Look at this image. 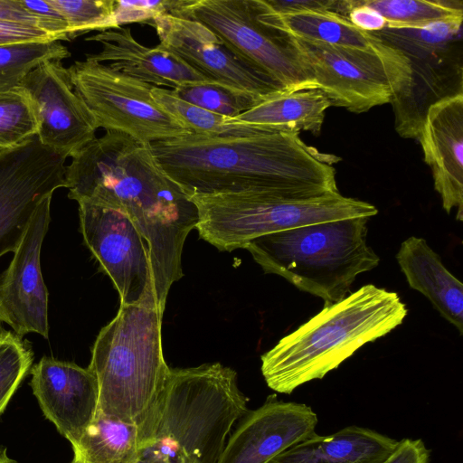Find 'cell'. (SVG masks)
Returning a JSON list of instances; mask_svg holds the SVG:
<instances>
[{"mask_svg":"<svg viewBox=\"0 0 463 463\" xmlns=\"http://www.w3.org/2000/svg\"><path fill=\"white\" fill-rule=\"evenodd\" d=\"M68 197L116 208L135 223L149 247L157 307L183 276L182 251L198 213L164 172L150 145L106 130L72 156L66 168Z\"/></svg>","mask_w":463,"mask_h":463,"instance_id":"1","label":"cell"},{"mask_svg":"<svg viewBox=\"0 0 463 463\" xmlns=\"http://www.w3.org/2000/svg\"><path fill=\"white\" fill-rule=\"evenodd\" d=\"M150 147L166 175L188 197L256 192L300 200L338 192L334 165L341 158L307 146L298 132L191 133Z\"/></svg>","mask_w":463,"mask_h":463,"instance_id":"2","label":"cell"},{"mask_svg":"<svg viewBox=\"0 0 463 463\" xmlns=\"http://www.w3.org/2000/svg\"><path fill=\"white\" fill-rule=\"evenodd\" d=\"M408 314L395 292L367 284L323 309L263 354L261 373L273 391L290 394L337 368L360 347L400 326Z\"/></svg>","mask_w":463,"mask_h":463,"instance_id":"3","label":"cell"},{"mask_svg":"<svg viewBox=\"0 0 463 463\" xmlns=\"http://www.w3.org/2000/svg\"><path fill=\"white\" fill-rule=\"evenodd\" d=\"M237 373L220 363L170 368L138 425L143 451L157 447L191 463H217L234 425L248 411Z\"/></svg>","mask_w":463,"mask_h":463,"instance_id":"4","label":"cell"},{"mask_svg":"<svg viewBox=\"0 0 463 463\" xmlns=\"http://www.w3.org/2000/svg\"><path fill=\"white\" fill-rule=\"evenodd\" d=\"M369 218L300 226L250 241V251L265 273L279 275L329 306L344 299L356 277L378 266L367 244Z\"/></svg>","mask_w":463,"mask_h":463,"instance_id":"5","label":"cell"},{"mask_svg":"<svg viewBox=\"0 0 463 463\" xmlns=\"http://www.w3.org/2000/svg\"><path fill=\"white\" fill-rule=\"evenodd\" d=\"M163 314L146 304L120 305L99 331L88 368L98 382L101 414L139 425L152 409L170 369L162 347Z\"/></svg>","mask_w":463,"mask_h":463,"instance_id":"6","label":"cell"},{"mask_svg":"<svg viewBox=\"0 0 463 463\" xmlns=\"http://www.w3.org/2000/svg\"><path fill=\"white\" fill-rule=\"evenodd\" d=\"M189 199L197 209L200 237L222 251L243 249L269 233L378 213L374 205L339 191L300 200L256 192L194 194Z\"/></svg>","mask_w":463,"mask_h":463,"instance_id":"7","label":"cell"},{"mask_svg":"<svg viewBox=\"0 0 463 463\" xmlns=\"http://www.w3.org/2000/svg\"><path fill=\"white\" fill-rule=\"evenodd\" d=\"M462 24L463 18H457L373 33L409 61V85L390 102L402 137L418 138L430 106L463 94Z\"/></svg>","mask_w":463,"mask_h":463,"instance_id":"8","label":"cell"},{"mask_svg":"<svg viewBox=\"0 0 463 463\" xmlns=\"http://www.w3.org/2000/svg\"><path fill=\"white\" fill-rule=\"evenodd\" d=\"M288 42L313 88L331 106L363 113L390 103L410 82L407 58L328 45L287 35Z\"/></svg>","mask_w":463,"mask_h":463,"instance_id":"9","label":"cell"},{"mask_svg":"<svg viewBox=\"0 0 463 463\" xmlns=\"http://www.w3.org/2000/svg\"><path fill=\"white\" fill-rule=\"evenodd\" d=\"M68 71L98 128L122 132L146 145L192 133L155 101L154 86L148 83L87 58L74 61Z\"/></svg>","mask_w":463,"mask_h":463,"instance_id":"10","label":"cell"},{"mask_svg":"<svg viewBox=\"0 0 463 463\" xmlns=\"http://www.w3.org/2000/svg\"><path fill=\"white\" fill-rule=\"evenodd\" d=\"M171 14L200 22L239 58L285 90L313 88L287 35L262 19L259 0H184Z\"/></svg>","mask_w":463,"mask_h":463,"instance_id":"11","label":"cell"},{"mask_svg":"<svg viewBox=\"0 0 463 463\" xmlns=\"http://www.w3.org/2000/svg\"><path fill=\"white\" fill-rule=\"evenodd\" d=\"M78 203L84 242L113 282L120 305L157 307L149 247L135 223L118 209Z\"/></svg>","mask_w":463,"mask_h":463,"instance_id":"12","label":"cell"},{"mask_svg":"<svg viewBox=\"0 0 463 463\" xmlns=\"http://www.w3.org/2000/svg\"><path fill=\"white\" fill-rule=\"evenodd\" d=\"M67 157L37 136L0 151V257L15 251L40 203L67 188Z\"/></svg>","mask_w":463,"mask_h":463,"instance_id":"13","label":"cell"},{"mask_svg":"<svg viewBox=\"0 0 463 463\" xmlns=\"http://www.w3.org/2000/svg\"><path fill=\"white\" fill-rule=\"evenodd\" d=\"M29 98L41 143L72 157L92 141L99 128L96 118L74 90L68 68L47 61L19 84Z\"/></svg>","mask_w":463,"mask_h":463,"instance_id":"14","label":"cell"},{"mask_svg":"<svg viewBox=\"0 0 463 463\" xmlns=\"http://www.w3.org/2000/svg\"><path fill=\"white\" fill-rule=\"evenodd\" d=\"M147 24L156 29L160 47L212 80L260 99L287 90L239 58L200 22L169 14Z\"/></svg>","mask_w":463,"mask_h":463,"instance_id":"15","label":"cell"},{"mask_svg":"<svg viewBox=\"0 0 463 463\" xmlns=\"http://www.w3.org/2000/svg\"><path fill=\"white\" fill-rule=\"evenodd\" d=\"M51 200L34 212L7 269L0 275V323L20 337L37 333L48 338V291L41 270V249L51 222Z\"/></svg>","mask_w":463,"mask_h":463,"instance_id":"16","label":"cell"},{"mask_svg":"<svg viewBox=\"0 0 463 463\" xmlns=\"http://www.w3.org/2000/svg\"><path fill=\"white\" fill-rule=\"evenodd\" d=\"M317 415L307 404L269 395L247 411L225 443L217 463H270L293 446L315 436Z\"/></svg>","mask_w":463,"mask_h":463,"instance_id":"17","label":"cell"},{"mask_svg":"<svg viewBox=\"0 0 463 463\" xmlns=\"http://www.w3.org/2000/svg\"><path fill=\"white\" fill-rule=\"evenodd\" d=\"M31 373L30 384L43 414L75 446L98 412L95 375L89 368L47 356Z\"/></svg>","mask_w":463,"mask_h":463,"instance_id":"18","label":"cell"},{"mask_svg":"<svg viewBox=\"0 0 463 463\" xmlns=\"http://www.w3.org/2000/svg\"><path fill=\"white\" fill-rule=\"evenodd\" d=\"M447 213L463 220V94L430 106L418 137Z\"/></svg>","mask_w":463,"mask_h":463,"instance_id":"19","label":"cell"},{"mask_svg":"<svg viewBox=\"0 0 463 463\" xmlns=\"http://www.w3.org/2000/svg\"><path fill=\"white\" fill-rule=\"evenodd\" d=\"M100 44L101 50L86 58L154 87L172 90L189 83L211 81L179 58L157 45L150 48L139 43L130 28L118 27L85 38Z\"/></svg>","mask_w":463,"mask_h":463,"instance_id":"20","label":"cell"},{"mask_svg":"<svg viewBox=\"0 0 463 463\" xmlns=\"http://www.w3.org/2000/svg\"><path fill=\"white\" fill-rule=\"evenodd\" d=\"M409 286L423 294L462 335L463 284L443 265L441 259L419 237L411 236L396 254Z\"/></svg>","mask_w":463,"mask_h":463,"instance_id":"21","label":"cell"},{"mask_svg":"<svg viewBox=\"0 0 463 463\" xmlns=\"http://www.w3.org/2000/svg\"><path fill=\"white\" fill-rule=\"evenodd\" d=\"M259 1L264 22L286 35L328 45L367 51L387 57L403 55L373 33L363 31L354 25L345 15L332 11H305L279 14L271 12L264 0Z\"/></svg>","mask_w":463,"mask_h":463,"instance_id":"22","label":"cell"},{"mask_svg":"<svg viewBox=\"0 0 463 463\" xmlns=\"http://www.w3.org/2000/svg\"><path fill=\"white\" fill-rule=\"evenodd\" d=\"M397 443L373 430L348 426L330 435L317 433L270 463H381Z\"/></svg>","mask_w":463,"mask_h":463,"instance_id":"23","label":"cell"},{"mask_svg":"<svg viewBox=\"0 0 463 463\" xmlns=\"http://www.w3.org/2000/svg\"><path fill=\"white\" fill-rule=\"evenodd\" d=\"M331 107L317 88L281 90L258 102L236 120L274 131L320 134L326 110Z\"/></svg>","mask_w":463,"mask_h":463,"instance_id":"24","label":"cell"},{"mask_svg":"<svg viewBox=\"0 0 463 463\" xmlns=\"http://www.w3.org/2000/svg\"><path fill=\"white\" fill-rule=\"evenodd\" d=\"M72 449L71 463H134L143 452L138 425L99 411Z\"/></svg>","mask_w":463,"mask_h":463,"instance_id":"25","label":"cell"},{"mask_svg":"<svg viewBox=\"0 0 463 463\" xmlns=\"http://www.w3.org/2000/svg\"><path fill=\"white\" fill-rule=\"evenodd\" d=\"M151 95L157 104L194 134L237 136L266 129L189 103L177 97L171 89L152 87Z\"/></svg>","mask_w":463,"mask_h":463,"instance_id":"26","label":"cell"},{"mask_svg":"<svg viewBox=\"0 0 463 463\" xmlns=\"http://www.w3.org/2000/svg\"><path fill=\"white\" fill-rule=\"evenodd\" d=\"M382 15L386 28H421L463 18V2L458 0H360Z\"/></svg>","mask_w":463,"mask_h":463,"instance_id":"27","label":"cell"},{"mask_svg":"<svg viewBox=\"0 0 463 463\" xmlns=\"http://www.w3.org/2000/svg\"><path fill=\"white\" fill-rule=\"evenodd\" d=\"M71 56L60 41L20 42L0 45V92L15 90L35 68L47 61Z\"/></svg>","mask_w":463,"mask_h":463,"instance_id":"28","label":"cell"},{"mask_svg":"<svg viewBox=\"0 0 463 463\" xmlns=\"http://www.w3.org/2000/svg\"><path fill=\"white\" fill-rule=\"evenodd\" d=\"M173 91L189 103L232 118L263 99L214 80L184 84L173 89Z\"/></svg>","mask_w":463,"mask_h":463,"instance_id":"29","label":"cell"},{"mask_svg":"<svg viewBox=\"0 0 463 463\" xmlns=\"http://www.w3.org/2000/svg\"><path fill=\"white\" fill-rule=\"evenodd\" d=\"M37 122L26 94L15 89L0 92V151L14 148L37 135Z\"/></svg>","mask_w":463,"mask_h":463,"instance_id":"30","label":"cell"},{"mask_svg":"<svg viewBox=\"0 0 463 463\" xmlns=\"http://www.w3.org/2000/svg\"><path fill=\"white\" fill-rule=\"evenodd\" d=\"M33 352L22 337L0 329V413L28 373Z\"/></svg>","mask_w":463,"mask_h":463,"instance_id":"31","label":"cell"},{"mask_svg":"<svg viewBox=\"0 0 463 463\" xmlns=\"http://www.w3.org/2000/svg\"><path fill=\"white\" fill-rule=\"evenodd\" d=\"M115 0H49L69 25L70 38L90 31H106Z\"/></svg>","mask_w":463,"mask_h":463,"instance_id":"32","label":"cell"},{"mask_svg":"<svg viewBox=\"0 0 463 463\" xmlns=\"http://www.w3.org/2000/svg\"><path fill=\"white\" fill-rule=\"evenodd\" d=\"M184 0H115L107 30L132 23H148L152 19L171 14L180 9Z\"/></svg>","mask_w":463,"mask_h":463,"instance_id":"33","label":"cell"},{"mask_svg":"<svg viewBox=\"0 0 463 463\" xmlns=\"http://www.w3.org/2000/svg\"><path fill=\"white\" fill-rule=\"evenodd\" d=\"M20 3L37 18L38 27L53 39L70 38L68 23L49 0H20Z\"/></svg>","mask_w":463,"mask_h":463,"instance_id":"34","label":"cell"},{"mask_svg":"<svg viewBox=\"0 0 463 463\" xmlns=\"http://www.w3.org/2000/svg\"><path fill=\"white\" fill-rule=\"evenodd\" d=\"M430 452L421 439H403L381 463H430Z\"/></svg>","mask_w":463,"mask_h":463,"instance_id":"35","label":"cell"},{"mask_svg":"<svg viewBox=\"0 0 463 463\" xmlns=\"http://www.w3.org/2000/svg\"><path fill=\"white\" fill-rule=\"evenodd\" d=\"M58 41L40 28L0 21V45L20 42Z\"/></svg>","mask_w":463,"mask_h":463,"instance_id":"36","label":"cell"},{"mask_svg":"<svg viewBox=\"0 0 463 463\" xmlns=\"http://www.w3.org/2000/svg\"><path fill=\"white\" fill-rule=\"evenodd\" d=\"M268 8L279 14L305 11H332L335 13L337 0H264Z\"/></svg>","mask_w":463,"mask_h":463,"instance_id":"37","label":"cell"},{"mask_svg":"<svg viewBox=\"0 0 463 463\" xmlns=\"http://www.w3.org/2000/svg\"><path fill=\"white\" fill-rule=\"evenodd\" d=\"M0 21L38 27L37 18L21 5L20 0H0Z\"/></svg>","mask_w":463,"mask_h":463,"instance_id":"38","label":"cell"},{"mask_svg":"<svg viewBox=\"0 0 463 463\" xmlns=\"http://www.w3.org/2000/svg\"><path fill=\"white\" fill-rule=\"evenodd\" d=\"M134 463H185V458H178L157 449H147Z\"/></svg>","mask_w":463,"mask_h":463,"instance_id":"39","label":"cell"},{"mask_svg":"<svg viewBox=\"0 0 463 463\" xmlns=\"http://www.w3.org/2000/svg\"><path fill=\"white\" fill-rule=\"evenodd\" d=\"M0 463H15V462L7 457L5 449H3L0 448Z\"/></svg>","mask_w":463,"mask_h":463,"instance_id":"40","label":"cell"},{"mask_svg":"<svg viewBox=\"0 0 463 463\" xmlns=\"http://www.w3.org/2000/svg\"><path fill=\"white\" fill-rule=\"evenodd\" d=\"M185 463H191V462H189L187 459H185Z\"/></svg>","mask_w":463,"mask_h":463,"instance_id":"41","label":"cell"}]
</instances>
